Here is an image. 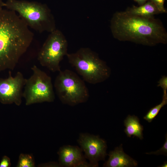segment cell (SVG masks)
Wrapping results in <instances>:
<instances>
[{
    "label": "cell",
    "instance_id": "15",
    "mask_svg": "<svg viewBox=\"0 0 167 167\" xmlns=\"http://www.w3.org/2000/svg\"><path fill=\"white\" fill-rule=\"evenodd\" d=\"M35 162L31 155L21 153L16 165L17 167H34Z\"/></svg>",
    "mask_w": 167,
    "mask_h": 167
},
{
    "label": "cell",
    "instance_id": "11",
    "mask_svg": "<svg viewBox=\"0 0 167 167\" xmlns=\"http://www.w3.org/2000/svg\"><path fill=\"white\" fill-rule=\"evenodd\" d=\"M108 155L109 158L104 163L103 167H134L138 166L137 161L124 152L122 144L110 151Z\"/></svg>",
    "mask_w": 167,
    "mask_h": 167
},
{
    "label": "cell",
    "instance_id": "4",
    "mask_svg": "<svg viewBox=\"0 0 167 167\" xmlns=\"http://www.w3.org/2000/svg\"><path fill=\"white\" fill-rule=\"evenodd\" d=\"M69 63L83 79L91 84L102 82L110 76L111 70L98 54L88 48H81L66 55Z\"/></svg>",
    "mask_w": 167,
    "mask_h": 167
},
{
    "label": "cell",
    "instance_id": "18",
    "mask_svg": "<svg viewBox=\"0 0 167 167\" xmlns=\"http://www.w3.org/2000/svg\"><path fill=\"white\" fill-rule=\"evenodd\" d=\"M158 87H161L163 89V92H167V77L163 76L158 82Z\"/></svg>",
    "mask_w": 167,
    "mask_h": 167
},
{
    "label": "cell",
    "instance_id": "22",
    "mask_svg": "<svg viewBox=\"0 0 167 167\" xmlns=\"http://www.w3.org/2000/svg\"><path fill=\"white\" fill-rule=\"evenodd\" d=\"M158 167H167V161H165L164 162V164L161 165V166H159Z\"/></svg>",
    "mask_w": 167,
    "mask_h": 167
},
{
    "label": "cell",
    "instance_id": "14",
    "mask_svg": "<svg viewBox=\"0 0 167 167\" xmlns=\"http://www.w3.org/2000/svg\"><path fill=\"white\" fill-rule=\"evenodd\" d=\"M167 104V92H163L162 100L158 105L151 108L143 117V119L151 122L155 118L161 109Z\"/></svg>",
    "mask_w": 167,
    "mask_h": 167
},
{
    "label": "cell",
    "instance_id": "17",
    "mask_svg": "<svg viewBox=\"0 0 167 167\" xmlns=\"http://www.w3.org/2000/svg\"><path fill=\"white\" fill-rule=\"evenodd\" d=\"M152 2L155 6L159 11L161 13H166L165 9L164 7L165 0H148Z\"/></svg>",
    "mask_w": 167,
    "mask_h": 167
},
{
    "label": "cell",
    "instance_id": "20",
    "mask_svg": "<svg viewBox=\"0 0 167 167\" xmlns=\"http://www.w3.org/2000/svg\"><path fill=\"white\" fill-rule=\"evenodd\" d=\"M135 1L137 2L138 4L140 5H141L146 2L147 1H148V0H134Z\"/></svg>",
    "mask_w": 167,
    "mask_h": 167
},
{
    "label": "cell",
    "instance_id": "2",
    "mask_svg": "<svg viewBox=\"0 0 167 167\" xmlns=\"http://www.w3.org/2000/svg\"><path fill=\"white\" fill-rule=\"evenodd\" d=\"M113 36L121 41H129L153 46L166 44L167 34L161 22L155 19L131 14L126 11L114 14L111 21Z\"/></svg>",
    "mask_w": 167,
    "mask_h": 167
},
{
    "label": "cell",
    "instance_id": "1",
    "mask_svg": "<svg viewBox=\"0 0 167 167\" xmlns=\"http://www.w3.org/2000/svg\"><path fill=\"white\" fill-rule=\"evenodd\" d=\"M29 27L14 11L0 12V72L13 70L33 38Z\"/></svg>",
    "mask_w": 167,
    "mask_h": 167
},
{
    "label": "cell",
    "instance_id": "12",
    "mask_svg": "<svg viewBox=\"0 0 167 167\" xmlns=\"http://www.w3.org/2000/svg\"><path fill=\"white\" fill-rule=\"evenodd\" d=\"M126 128L124 131L127 136L131 137L132 135L140 140L143 139V127L139 122L138 117L134 115H128L124 122Z\"/></svg>",
    "mask_w": 167,
    "mask_h": 167
},
{
    "label": "cell",
    "instance_id": "10",
    "mask_svg": "<svg viewBox=\"0 0 167 167\" xmlns=\"http://www.w3.org/2000/svg\"><path fill=\"white\" fill-rule=\"evenodd\" d=\"M82 152L81 148L77 146L66 145L61 147L58 153L60 166L90 167Z\"/></svg>",
    "mask_w": 167,
    "mask_h": 167
},
{
    "label": "cell",
    "instance_id": "3",
    "mask_svg": "<svg viewBox=\"0 0 167 167\" xmlns=\"http://www.w3.org/2000/svg\"><path fill=\"white\" fill-rule=\"evenodd\" d=\"M4 6L18 13L29 27L40 32L56 29L54 19L45 5L36 2L7 0Z\"/></svg>",
    "mask_w": 167,
    "mask_h": 167
},
{
    "label": "cell",
    "instance_id": "6",
    "mask_svg": "<svg viewBox=\"0 0 167 167\" xmlns=\"http://www.w3.org/2000/svg\"><path fill=\"white\" fill-rule=\"evenodd\" d=\"M31 69L32 74L26 79L23 93L26 105L53 102L55 96L51 77L35 65Z\"/></svg>",
    "mask_w": 167,
    "mask_h": 167
},
{
    "label": "cell",
    "instance_id": "19",
    "mask_svg": "<svg viewBox=\"0 0 167 167\" xmlns=\"http://www.w3.org/2000/svg\"><path fill=\"white\" fill-rule=\"evenodd\" d=\"M11 163L10 158L7 156H4L0 162V167H9Z\"/></svg>",
    "mask_w": 167,
    "mask_h": 167
},
{
    "label": "cell",
    "instance_id": "7",
    "mask_svg": "<svg viewBox=\"0 0 167 167\" xmlns=\"http://www.w3.org/2000/svg\"><path fill=\"white\" fill-rule=\"evenodd\" d=\"M50 33L39 51L37 59L43 66L53 72H59L60 63L68 54V42L59 30L56 29Z\"/></svg>",
    "mask_w": 167,
    "mask_h": 167
},
{
    "label": "cell",
    "instance_id": "5",
    "mask_svg": "<svg viewBox=\"0 0 167 167\" xmlns=\"http://www.w3.org/2000/svg\"><path fill=\"white\" fill-rule=\"evenodd\" d=\"M59 72L54 86L61 102L73 106L86 102L89 94L84 81L71 70L66 69Z\"/></svg>",
    "mask_w": 167,
    "mask_h": 167
},
{
    "label": "cell",
    "instance_id": "9",
    "mask_svg": "<svg viewBox=\"0 0 167 167\" xmlns=\"http://www.w3.org/2000/svg\"><path fill=\"white\" fill-rule=\"evenodd\" d=\"M9 74L7 78H0V102L3 104H14L19 106L22 103L26 79L20 72H17L14 77L11 71Z\"/></svg>",
    "mask_w": 167,
    "mask_h": 167
},
{
    "label": "cell",
    "instance_id": "13",
    "mask_svg": "<svg viewBox=\"0 0 167 167\" xmlns=\"http://www.w3.org/2000/svg\"><path fill=\"white\" fill-rule=\"evenodd\" d=\"M148 1L138 7L134 6L126 11L132 15L147 18L153 17L155 15L161 13L152 2Z\"/></svg>",
    "mask_w": 167,
    "mask_h": 167
},
{
    "label": "cell",
    "instance_id": "21",
    "mask_svg": "<svg viewBox=\"0 0 167 167\" xmlns=\"http://www.w3.org/2000/svg\"><path fill=\"white\" fill-rule=\"evenodd\" d=\"M4 2L2 0H0V12L2 9V7L4 6Z\"/></svg>",
    "mask_w": 167,
    "mask_h": 167
},
{
    "label": "cell",
    "instance_id": "8",
    "mask_svg": "<svg viewBox=\"0 0 167 167\" xmlns=\"http://www.w3.org/2000/svg\"><path fill=\"white\" fill-rule=\"evenodd\" d=\"M77 142L84 153L85 158L88 160L90 167H98L99 161L105 160L107 155L106 142L99 136L81 133Z\"/></svg>",
    "mask_w": 167,
    "mask_h": 167
},
{
    "label": "cell",
    "instance_id": "16",
    "mask_svg": "<svg viewBox=\"0 0 167 167\" xmlns=\"http://www.w3.org/2000/svg\"><path fill=\"white\" fill-rule=\"evenodd\" d=\"M165 140L162 147L159 150L155 152H147L146 154H155L156 155H164L165 156H167V135H165Z\"/></svg>",
    "mask_w": 167,
    "mask_h": 167
}]
</instances>
